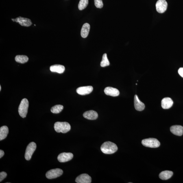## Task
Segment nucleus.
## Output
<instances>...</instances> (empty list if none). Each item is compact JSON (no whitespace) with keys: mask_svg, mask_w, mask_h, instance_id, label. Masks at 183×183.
Here are the masks:
<instances>
[{"mask_svg":"<svg viewBox=\"0 0 183 183\" xmlns=\"http://www.w3.org/2000/svg\"><path fill=\"white\" fill-rule=\"evenodd\" d=\"M91 178L86 174H83L78 176L75 182L77 183H90L91 182Z\"/></svg>","mask_w":183,"mask_h":183,"instance_id":"nucleus-10","label":"nucleus"},{"mask_svg":"<svg viewBox=\"0 0 183 183\" xmlns=\"http://www.w3.org/2000/svg\"><path fill=\"white\" fill-rule=\"evenodd\" d=\"M15 22L18 23L20 25L23 26L28 27L32 24V22L28 18L19 17L15 19Z\"/></svg>","mask_w":183,"mask_h":183,"instance_id":"nucleus-11","label":"nucleus"},{"mask_svg":"<svg viewBox=\"0 0 183 183\" xmlns=\"http://www.w3.org/2000/svg\"><path fill=\"white\" fill-rule=\"evenodd\" d=\"M1 90V86H0V90Z\"/></svg>","mask_w":183,"mask_h":183,"instance_id":"nucleus-30","label":"nucleus"},{"mask_svg":"<svg viewBox=\"0 0 183 183\" xmlns=\"http://www.w3.org/2000/svg\"><path fill=\"white\" fill-rule=\"evenodd\" d=\"M9 133V129L7 126L1 127L0 128V140L6 138Z\"/></svg>","mask_w":183,"mask_h":183,"instance_id":"nucleus-20","label":"nucleus"},{"mask_svg":"<svg viewBox=\"0 0 183 183\" xmlns=\"http://www.w3.org/2000/svg\"><path fill=\"white\" fill-rule=\"evenodd\" d=\"M54 128L57 133H66L71 130V126L66 122H57L54 125Z\"/></svg>","mask_w":183,"mask_h":183,"instance_id":"nucleus-2","label":"nucleus"},{"mask_svg":"<svg viewBox=\"0 0 183 183\" xmlns=\"http://www.w3.org/2000/svg\"><path fill=\"white\" fill-rule=\"evenodd\" d=\"M73 155L71 153H62L59 154L57 159L59 162H65L69 161L73 158Z\"/></svg>","mask_w":183,"mask_h":183,"instance_id":"nucleus-8","label":"nucleus"},{"mask_svg":"<svg viewBox=\"0 0 183 183\" xmlns=\"http://www.w3.org/2000/svg\"><path fill=\"white\" fill-rule=\"evenodd\" d=\"M63 109L64 107L62 105H56L51 108V111L53 113L58 114L62 112Z\"/></svg>","mask_w":183,"mask_h":183,"instance_id":"nucleus-22","label":"nucleus"},{"mask_svg":"<svg viewBox=\"0 0 183 183\" xmlns=\"http://www.w3.org/2000/svg\"><path fill=\"white\" fill-rule=\"evenodd\" d=\"M88 0H80L78 5L79 10H84L88 6Z\"/></svg>","mask_w":183,"mask_h":183,"instance_id":"nucleus-24","label":"nucleus"},{"mask_svg":"<svg viewBox=\"0 0 183 183\" xmlns=\"http://www.w3.org/2000/svg\"><path fill=\"white\" fill-rule=\"evenodd\" d=\"M104 92L106 95L113 97H117L119 95V90L117 88L111 87H107L105 88Z\"/></svg>","mask_w":183,"mask_h":183,"instance_id":"nucleus-12","label":"nucleus"},{"mask_svg":"<svg viewBox=\"0 0 183 183\" xmlns=\"http://www.w3.org/2000/svg\"><path fill=\"white\" fill-rule=\"evenodd\" d=\"M141 143L144 146L151 148H157L160 145V142L154 138L145 139L142 140Z\"/></svg>","mask_w":183,"mask_h":183,"instance_id":"nucleus-4","label":"nucleus"},{"mask_svg":"<svg viewBox=\"0 0 183 183\" xmlns=\"http://www.w3.org/2000/svg\"><path fill=\"white\" fill-rule=\"evenodd\" d=\"M90 28V25L88 23H85L83 25L81 31V35L82 38H86L88 36Z\"/></svg>","mask_w":183,"mask_h":183,"instance_id":"nucleus-18","label":"nucleus"},{"mask_svg":"<svg viewBox=\"0 0 183 183\" xmlns=\"http://www.w3.org/2000/svg\"><path fill=\"white\" fill-rule=\"evenodd\" d=\"M171 132L176 135L181 136L183 134V127L180 125H175L170 127Z\"/></svg>","mask_w":183,"mask_h":183,"instance_id":"nucleus-15","label":"nucleus"},{"mask_svg":"<svg viewBox=\"0 0 183 183\" xmlns=\"http://www.w3.org/2000/svg\"><path fill=\"white\" fill-rule=\"evenodd\" d=\"M36 148V144L34 142H31L29 144L25 151V158L26 160H31Z\"/></svg>","mask_w":183,"mask_h":183,"instance_id":"nucleus-5","label":"nucleus"},{"mask_svg":"<svg viewBox=\"0 0 183 183\" xmlns=\"http://www.w3.org/2000/svg\"><path fill=\"white\" fill-rule=\"evenodd\" d=\"M7 173L5 172H2L0 173V182H1L7 176Z\"/></svg>","mask_w":183,"mask_h":183,"instance_id":"nucleus-26","label":"nucleus"},{"mask_svg":"<svg viewBox=\"0 0 183 183\" xmlns=\"http://www.w3.org/2000/svg\"><path fill=\"white\" fill-rule=\"evenodd\" d=\"M29 106V103L27 99H22L18 108V112L21 117L24 118L26 117Z\"/></svg>","mask_w":183,"mask_h":183,"instance_id":"nucleus-3","label":"nucleus"},{"mask_svg":"<svg viewBox=\"0 0 183 183\" xmlns=\"http://www.w3.org/2000/svg\"><path fill=\"white\" fill-rule=\"evenodd\" d=\"M5 153L4 151L2 150H0V158H1L2 157L4 156Z\"/></svg>","mask_w":183,"mask_h":183,"instance_id":"nucleus-28","label":"nucleus"},{"mask_svg":"<svg viewBox=\"0 0 183 183\" xmlns=\"http://www.w3.org/2000/svg\"><path fill=\"white\" fill-rule=\"evenodd\" d=\"M168 3L165 0H158L156 4L157 11L160 13L165 12L167 10Z\"/></svg>","mask_w":183,"mask_h":183,"instance_id":"nucleus-7","label":"nucleus"},{"mask_svg":"<svg viewBox=\"0 0 183 183\" xmlns=\"http://www.w3.org/2000/svg\"><path fill=\"white\" fill-rule=\"evenodd\" d=\"M15 60L17 62L21 64H25L29 60L28 57L25 55H18L15 57Z\"/></svg>","mask_w":183,"mask_h":183,"instance_id":"nucleus-21","label":"nucleus"},{"mask_svg":"<svg viewBox=\"0 0 183 183\" xmlns=\"http://www.w3.org/2000/svg\"><path fill=\"white\" fill-rule=\"evenodd\" d=\"M172 172L170 171H165L162 172L159 175V177L163 180H166L171 178L173 175Z\"/></svg>","mask_w":183,"mask_h":183,"instance_id":"nucleus-19","label":"nucleus"},{"mask_svg":"<svg viewBox=\"0 0 183 183\" xmlns=\"http://www.w3.org/2000/svg\"><path fill=\"white\" fill-rule=\"evenodd\" d=\"M50 70L52 72L62 74L65 71V67L60 64H55L50 67Z\"/></svg>","mask_w":183,"mask_h":183,"instance_id":"nucleus-17","label":"nucleus"},{"mask_svg":"<svg viewBox=\"0 0 183 183\" xmlns=\"http://www.w3.org/2000/svg\"><path fill=\"white\" fill-rule=\"evenodd\" d=\"M178 72L181 77L183 78V68H180L178 70Z\"/></svg>","mask_w":183,"mask_h":183,"instance_id":"nucleus-27","label":"nucleus"},{"mask_svg":"<svg viewBox=\"0 0 183 183\" xmlns=\"http://www.w3.org/2000/svg\"><path fill=\"white\" fill-rule=\"evenodd\" d=\"M63 173V171L62 169L57 168L48 171L46 175L48 179H53L60 177L62 174Z\"/></svg>","mask_w":183,"mask_h":183,"instance_id":"nucleus-6","label":"nucleus"},{"mask_svg":"<svg viewBox=\"0 0 183 183\" xmlns=\"http://www.w3.org/2000/svg\"><path fill=\"white\" fill-rule=\"evenodd\" d=\"M93 90V87L91 86H81L78 88L77 93L81 95H87L91 93Z\"/></svg>","mask_w":183,"mask_h":183,"instance_id":"nucleus-9","label":"nucleus"},{"mask_svg":"<svg viewBox=\"0 0 183 183\" xmlns=\"http://www.w3.org/2000/svg\"><path fill=\"white\" fill-rule=\"evenodd\" d=\"M83 116L86 119L94 120L97 119L98 114L97 112L93 110H90L85 112L83 114Z\"/></svg>","mask_w":183,"mask_h":183,"instance_id":"nucleus-16","label":"nucleus"},{"mask_svg":"<svg viewBox=\"0 0 183 183\" xmlns=\"http://www.w3.org/2000/svg\"><path fill=\"white\" fill-rule=\"evenodd\" d=\"M134 107L136 110L141 111L145 108V105L140 101L137 95H135L134 99Z\"/></svg>","mask_w":183,"mask_h":183,"instance_id":"nucleus-13","label":"nucleus"},{"mask_svg":"<svg viewBox=\"0 0 183 183\" xmlns=\"http://www.w3.org/2000/svg\"><path fill=\"white\" fill-rule=\"evenodd\" d=\"M110 64L109 61L107 58V54L105 53L103 55L102 60L101 63V67H104L109 66Z\"/></svg>","mask_w":183,"mask_h":183,"instance_id":"nucleus-23","label":"nucleus"},{"mask_svg":"<svg viewBox=\"0 0 183 183\" xmlns=\"http://www.w3.org/2000/svg\"><path fill=\"white\" fill-rule=\"evenodd\" d=\"M11 19L13 21L15 22V19H13V18H12Z\"/></svg>","mask_w":183,"mask_h":183,"instance_id":"nucleus-29","label":"nucleus"},{"mask_svg":"<svg viewBox=\"0 0 183 183\" xmlns=\"http://www.w3.org/2000/svg\"><path fill=\"white\" fill-rule=\"evenodd\" d=\"M162 107L164 109H167L171 108L173 104V101L170 98H164L162 101Z\"/></svg>","mask_w":183,"mask_h":183,"instance_id":"nucleus-14","label":"nucleus"},{"mask_svg":"<svg viewBox=\"0 0 183 183\" xmlns=\"http://www.w3.org/2000/svg\"><path fill=\"white\" fill-rule=\"evenodd\" d=\"M94 3L97 8H102L103 7V3L102 0H94Z\"/></svg>","mask_w":183,"mask_h":183,"instance_id":"nucleus-25","label":"nucleus"},{"mask_svg":"<svg viewBox=\"0 0 183 183\" xmlns=\"http://www.w3.org/2000/svg\"><path fill=\"white\" fill-rule=\"evenodd\" d=\"M101 151L104 154H110L116 152L117 150L118 147L113 142L107 141L101 145Z\"/></svg>","mask_w":183,"mask_h":183,"instance_id":"nucleus-1","label":"nucleus"}]
</instances>
